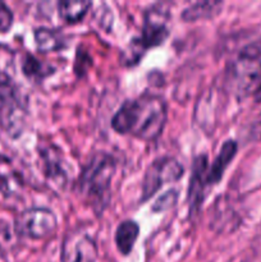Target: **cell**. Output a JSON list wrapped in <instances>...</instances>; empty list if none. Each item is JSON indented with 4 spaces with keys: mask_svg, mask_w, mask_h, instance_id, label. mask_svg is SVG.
<instances>
[{
    "mask_svg": "<svg viewBox=\"0 0 261 262\" xmlns=\"http://www.w3.org/2000/svg\"><path fill=\"white\" fill-rule=\"evenodd\" d=\"M166 104L161 96L145 92L127 100L112 119V127L120 135H132L145 141L156 140L166 123Z\"/></svg>",
    "mask_w": 261,
    "mask_h": 262,
    "instance_id": "6da1fadb",
    "label": "cell"
},
{
    "mask_svg": "<svg viewBox=\"0 0 261 262\" xmlns=\"http://www.w3.org/2000/svg\"><path fill=\"white\" fill-rule=\"evenodd\" d=\"M115 160L107 154H96L83 169L79 178V188L95 204L104 205L107 201L113 176L115 173Z\"/></svg>",
    "mask_w": 261,
    "mask_h": 262,
    "instance_id": "7a4b0ae2",
    "label": "cell"
},
{
    "mask_svg": "<svg viewBox=\"0 0 261 262\" xmlns=\"http://www.w3.org/2000/svg\"><path fill=\"white\" fill-rule=\"evenodd\" d=\"M232 77L240 94H258L261 89V41L241 50L233 64Z\"/></svg>",
    "mask_w": 261,
    "mask_h": 262,
    "instance_id": "3957f363",
    "label": "cell"
},
{
    "mask_svg": "<svg viewBox=\"0 0 261 262\" xmlns=\"http://www.w3.org/2000/svg\"><path fill=\"white\" fill-rule=\"evenodd\" d=\"M183 166L174 158L164 156L151 164L142 182V201L150 199L165 183L177 182L183 176Z\"/></svg>",
    "mask_w": 261,
    "mask_h": 262,
    "instance_id": "277c9868",
    "label": "cell"
},
{
    "mask_svg": "<svg viewBox=\"0 0 261 262\" xmlns=\"http://www.w3.org/2000/svg\"><path fill=\"white\" fill-rule=\"evenodd\" d=\"M56 217L53 211L45 207H31L20 212L15 219V230L23 237L45 238L56 229Z\"/></svg>",
    "mask_w": 261,
    "mask_h": 262,
    "instance_id": "5b68a950",
    "label": "cell"
},
{
    "mask_svg": "<svg viewBox=\"0 0 261 262\" xmlns=\"http://www.w3.org/2000/svg\"><path fill=\"white\" fill-rule=\"evenodd\" d=\"M0 122L10 135H19L23 124L22 107L15 99L12 86L7 82L0 83Z\"/></svg>",
    "mask_w": 261,
    "mask_h": 262,
    "instance_id": "8992f818",
    "label": "cell"
},
{
    "mask_svg": "<svg viewBox=\"0 0 261 262\" xmlns=\"http://www.w3.org/2000/svg\"><path fill=\"white\" fill-rule=\"evenodd\" d=\"M207 186V158L197 156L192 164V176L189 181L188 202L191 210H196L204 200L205 187Z\"/></svg>",
    "mask_w": 261,
    "mask_h": 262,
    "instance_id": "52a82bcc",
    "label": "cell"
},
{
    "mask_svg": "<svg viewBox=\"0 0 261 262\" xmlns=\"http://www.w3.org/2000/svg\"><path fill=\"white\" fill-rule=\"evenodd\" d=\"M169 36L168 27L161 19H156L154 13L150 12V17L146 18L145 26L141 37L137 42L140 43L141 50H145L147 48H154L160 43H163Z\"/></svg>",
    "mask_w": 261,
    "mask_h": 262,
    "instance_id": "ba28073f",
    "label": "cell"
},
{
    "mask_svg": "<svg viewBox=\"0 0 261 262\" xmlns=\"http://www.w3.org/2000/svg\"><path fill=\"white\" fill-rule=\"evenodd\" d=\"M237 150L238 146L235 141H227V142L223 145L219 154H217V156L215 158L214 163H212L211 168L207 171V184L219 183L223 174H224L225 169L228 168L230 161L234 159Z\"/></svg>",
    "mask_w": 261,
    "mask_h": 262,
    "instance_id": "9c48e42d",
    "label": "cell"
},
{
    "mask_svg": "<svg viewBox=\"0 0 261 262\" xmlns=\"http://www.w3.org/2000/svg\"><path fill=\"white\" fill-rule=\"evenodd\" d=\"M138 234H140V227L137 223L132 220H125L118 225L117 232H115V243L122 255H129L137 241Z\"/></svg>",
    "mask_w": 261,
    "mask_h": 262,
    "instance_id": "30bf717a",
    "label": "cell"
},
{
    "mask_svg": "<svg viewBox=\"0 0 261 262\" xmlns=\"http://www.w3.org/2000/svg\"><path fill=\"white\" fill-rule=\"evenodd\" d=\"M59 14L64 20L69 23L79 22L86 15L89 9L91 8V3L86 0H73V2H60L58 4Z\"/></svg>",
    "mask_w": 261,
    "mask_h": 262,
    "instance_id": "8fae6325",
    "label": "cell"
},
{
    "mask_svg": "<svg viewBox=\"0 0 261 262\" xmlns=\"http://www.w3.org/2000/svg\"><path fill=\"white\" fill-rule=\"evenodd\" d=\"M36 46L42 53L59 50L64 46V38L60 32L50 28H38L35 31Z\"/></svg>",
    "mask_w": 261,
    "mask_h": 262,
    "instance_id": "7c38bea8",
    "label": "cell"
},
{
    "mask_svg": "<svg viewBox=\"0 0 261 262\" xmlns=\"http://www.w3.org/2000/svg\"><path fill=\"white\" fill-rule=\"evenodd\" d=\"M220 7H222L220 2L194 3V4H191L184 9V12L182 13V18L186 22H191V20L201 19V18L214 17L216 13H219Z\"/></svg>",
    "mask_w": 261,
    "mask_h": 262,
    "instance_id": "4fadbf2b",
    "label": "cell"
},
{
    "mask_svg": "<svg viewBox=\"0 0 261 262\" xmlns=\"http://www.w3.org/2000/svg\"><path fill=\"white\" fill-rule=\"evenodd\" d=\"M22 68L26 76L28 77H40L42 74V66L32 55H26Z\"/></svg>",
    "mask_w": 261,
    "mask_h": 262,
    "instance_id": "5bb4252c",
    "label": "cell"
},
{
    "mask_svg": "<svg viewBox=\"0 0 261 262\" xmlns=\"http://www.w3.org/2000/svg\"><path fill=\"white\" fill-rule=\"evenodd\" d=\"M177 199H178V192L177 191L166 192L165 194H163V196L154 204L153 210L154 211H164V210H168L169 207L174 206V204L177 202Z\"/></svg>",
    "mask_w": 261,
    "mask_h": 262,
    "instance_id": "9a60e30c",
    "label": "cell"
},
{
    "mask_svg": "<svg viewBox=\"0 0 261 262\" xmlns=\"http://www.w3.org/2000/svg\"><path fill=\"white\" fill-rule=\"evenodd\" d=\"M13 13L5 3L0 2V33H5L12 28Z\"/></svg>",
    "mask_w": 261,
    "mask_h": 262,
    "instance_id": "2e32d148",
    "label": "cell"
},
{
    "mask_svg": "<svg viewBox=\"0 0 261 262\" xmlns=\"http://www.w3.org/2000/svg\"><path fill=\"white\" fill-rule=\"evenodd\" d=\"M257 96H258V97H261V89H260V91H258V94H257Z\"/></svg>",
    "mask_w": 261,
    "mask_h": 262,
    "instance_id": "e0dca14e",
    "label": "cell"
}]
</instances>
